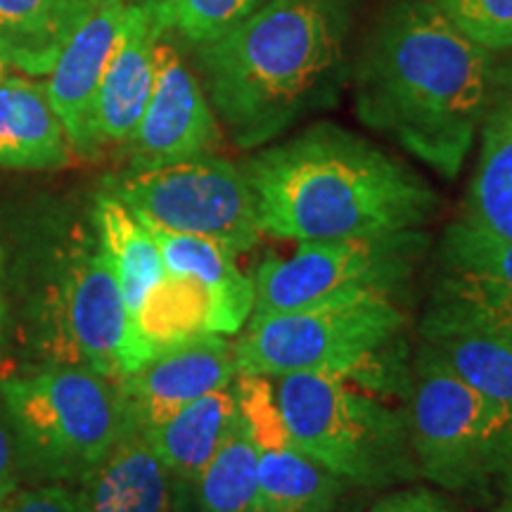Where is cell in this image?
Masks as SVG:
<instances>
[{
	"mask_svg": "<svg viewBox=\"0 0 512 512\" xmlns=\"http://www.w3.org/2000/svg\"><path fill=\"white\" fill-rule=\"evenodd\" d=\"M501 62L460 34L430 0H392L354 64L363 124L456 178L494 100Z\"/></svg>",
	"mask_w": 512,
	"mask_h": 512,
	"instance_id": "1",
	"label": "cell"
},
{
	"mask_svg": "<svg viewBox=\"0 0 512 512\" xmlns=\"http://www.w3.org/2000/svg\"><path fill=\"white\" fill-rule=\"evenodd\" d=\"M358 0H266L197 46L204 93L240 150H259L335 105Z\"/></svg>",
	"mask_w": 512,
	"mask_h": 512,
	"instance_id": "2",
	"label": "cell"
},
{
	"mask_svg": "<svg viewBox=\"0 0 512 512\" xmlns=\"http://www.w3.org/2000/svg\"><path fill=\"white\" fill-rule=\"evenodd\" d=\"M264 233L313 242L425 228L439 195L408 164L320 121L242 164Z\"/></svg>",
	"mask_w": 512,
	"mask_h": 512,
	"instance_id": "3",
	"label": "cell"
},
{
	"mask_svg": "<svg viewBox=\"0 0 512 512\" xmlns=\"http://www.w3.org/2000/svg\"><path fill=\"white\" fill-rule=\"evenodd\" d=\"M17 297L24 342L48 366H83L119 380L145 363L98 233L76 228L29 247Z\"/></svg>",
	"mask_w": 512,
	"mask_h": 512,
	"instance_id": "4",
	"label": "cell"
},
{
	"mask_svg": "<svg viewBox=\"0 0 512 512\" xmlns=\"http://www.w3.org/2000/svg\"><path fill=\"white\" fill-rule=\"evenodd\" d=\"M0 403L17 441L22 475L41 484H79L124 427L117 380L83 366L5 377Z\"/></svg>",
	"mask_w": 512,
	"mask_h": 512,
	"instance_id": "5",
	"label": "cell"
},
{
	"mask_svg": "<svg viewBox=\"0 0 512 512\" xmlns=\"http://www.w3.org/2000/svg\"><path fill=\"white\" fill-rule=\"evenodd\" d=\"M275 382L287 439L339 479L382 489L420 477L406 415L356 392L339 375L292 373Z\"/></svg>",
	"mask_w": 512,
	"mask_h": 512,
	"instance_id": "6",
	"label": "cell"
},
{
	"mask_svg": "<svg viewBox=\"0 0 512 512\" xmlns=\"http://www.w3.org/2000/svg\"><path fill=\"white\" fill-rule=\"evenodd\" d=\"M406 420L420 477L456 494L512 482V411L453 375L427 344Z\"/></svg>",
	"mask_w": 512,
	"mask_h": 512,
	"instance_id": "7",
	"label": "cell"
},
{
	"mask_svg": "<svg viewBox=\"0 0 512 512\" xmlns=\"http://www.w3.org/2000/svg\"><path fill=\"white\" fill-rule=\"evenodd\" d=\"M403 313L387 294H358L306 309L249 316L235 347L238 375L330 373L347 380L399 335Z\"/></svg>",
	"mask_w": 512,
	"mask_h": 512,
	"instance_id": "8",
	"label": "cell"
},
{
	"mask_svg": "<svg viewBox=\"0 0 512 512\" xmlns=\"http://www.w3.org/2000/svg\"><path fill=\"white\" fill-rule=\"evenodd\" d=\"M430 247L418 230L299 242L297 252L268 256L256 268L252 316L306 309L358 294L392 297L411 283Z\"/></svg>",
	"mask_w": 512,
	"mask_h": 512,
	"instance_id": "9",
	"label": "cell"
},
{
	"mask_svg": "<svg viewBox=\"0 0 512 512\" xmlns=\"http://www.w3.org/2000/svg\"><path fill=\"white\" fill-rule=\"evenodd\" d=\"M107 192L150 226L216 240L233 254L254 249L264 235L245 171L216 155L126 169L107 181Z\"/></svg>",
	"mask_w": 512,
	"mask_h": 512,
	"instance_id": "10",
	"label": "cell"
},
{
	"mask_svg": "<svg viewBox=\"0 0 512 512\" xmlns=\"http://www.w3.org/2000/svg\"><path fill=\"white\" fill-rule=\"evenodd\" d=\"M486 335L512 342V240L460 216L441 235L422 339Z\"/></svg>",
	"mask_w": 512,
	"mask_h": 512,
	"instance_id": "11",
	"label": "cell"
},
{
	"mask_svg": "<svg viewBox=\"0 0 512 512\" xmlns=\"http://www.w3.org/2000/svg\"><path fill=\"white\" fill-rule=\"evenodd\" d=\"M169 34L157 46L150 100L136 133L126 143L128 171L159 169L211 155L219 143L214 107L202 81L190 72L178 48L169 41Z\"/></svg>",
	"mask_w": 512,
	"mask_h": 512,
	"instance_id": "12",
	"label": "cell"
},
{
	"mask_svg": "<svg viewBox=\"0 0 512 512\" xmlns=\"http://www.w3.org/2000/svg\"><path fill=\"white\" fill-rule=\"evenodd\" d=\"M235 377V347L223 335L183 339L119 377L124 418L140 430H152L202 396L230 387Z\"/></svg>",
	"mask_w": 512,
	"mask_h": 512,
	"instance_id": "13",
	"label": "cell"
},
{
	"mask_svg": "<svg viewBox=\"0 0 512 512\" xmlns=\"http://www.w3.org/2000/svg\"><path fill=\"white\" fill-rule=\"evenodd\" d=\"M169 31L162 0H128L95 100V140L100 150L105 145L126 147L136 133L155 83L157 46Z\"/></svg>",
	"mask_w": 512,
	"mask_h": 512,
	"instance_id": "14",
	"label": "cell"
},
{
	"mask_svg": "<svg viewBox=\"0 0 512 512\" xmlns=\"http://www.w3.org/2000/svg\"><path fill=\"white\" fill-rule=\"evenodd\" d=\"M126 8L128 0H102L64 43L53 69L46 74L50 105L67 131L69 145L81 157H93L100 150L95 140V100Z\"/></svg>",
	"mask_w": 512,
	"mask_h": 512,
	"instance_id": "15",
	"label": "cell"
},
{
	"mask_svg": "<svg viewBox=\"0 0 512 512\" xmlns=\"http://www.w3.org/2000/svg\"><path fill=\"white\" fill-rule=\"evenodd\" d=\"M81 512H174L176 486L145 432L124 418L117 441L76 489Z\"/></svg>",
	"mask_w": 512,
	"mask_h": 512,
	"instance_id": "16",
	"label": "cell"
},
{
	"mask_svg": "<svg viewBox=\"0 0 512 512\" xmlns=\"http://www.w3.org/2000/svg\"><path fill=\"white\" fill-rule=\"evenodd\" d=\"M247 318L230 309L211 287L192 275L164 273L133 316V335L145 361L159 349L197 335H233Z\"/></svg>",
	"mask_w": 512,
	"mask_h": 512,
	"instance_id": "17",
	"label": "cell"
},
{
	"mask_svg": "<svg viewBox=\"0 0 512 512\" xmlns=\"http://www.w3.org/2000/svg\"><path fill=\"white\" fill-rule=\"evenodd\" d=\"M72 152L46 83L29 74H5L0 81V169H60Z\"/></svg>",
	"mask_w": 512,
	"mask_h": 512,
	"instance_id": "18",
	"label": "cell"
},
{
	"mask_svg": "<svg viewBox=\"0 0 512 512\" xmlns=\"http://www.w3.org/2000/svg\"><path fill=\"white\" fill-rule=\"evenodd\" d=\"M252 430L259 444L254 512H335L344 479L292 446L280 420Z\"/></svg>",
	"mask_w": 512,
	"mask_h": 512,
	"instance_id": "19",
	"label": "cell"
},
{
	"mask_svg": "<svg viewBox=\"0 0 512 512\" xmlns=\"http://www.w3.org/2000/svg\"><path fill=\"white\" fill-rule=\"evenodd\" d=\"M482 147L463 219L512 240V62L501 64V76L484 114Z\"/></svg>",
	"mask_w": 512,
	"mask_h": 512,
	"instance_id": "20",
	"label": "cell"
},
{
	"mask_svg": "<svg viewBox=\"0 0 512 512\" xmlns=\"http://www.w3.org/2000/svg\"><path fill=\"white\" fill-rule=\"evenodd\" d=\"M240 411L238 389L230 384L219 392L202 396L162 425L143 430L147 441L162 458L176 486V498H188L192 484L204 465L214 458Z\"/></svg>",
	"mask_w": 512,
	"mask_h": 512,
	"instance_id": "21",
	"label": "cell"
},
{
	"mask_svg": "<svg viewBox=\"0 0 512 512\" xmlns=\"http://www.w3.org/2000/svg\"><path fill=\"white\" fill-rule=\"evenodd\" d=\"M102 0H0V57L29 76H46L64 43Z\"/></svg>",
	"mask_w": 512,
	"mask_h": 512,
	"instance_id": "22",
	"label": "cell"
},
{
	"mask_svg": "<svg viewBox=\"0 0 512 512\" xmlns=\"http://www.w3.org/2000/svg\"><path fill=\"white\" fill-rule=\"evenodd\" d=\"M95 233L110 256L117 273L128 316H136L145 294L166 273L155 235L140 221L131 207H126L112 192H102L95 200Z\"/></svg>",
	"mask_w": 512,
	"mask_h": 512,
	"instance_id": "23",
	"label": "cell"
},
{
	"mask_svg": "<svg viewBox=\"0 0 512 512\" xmlns=\"http://www.w3.org/2000/svg\"><path fill=\"white\" fill-rule=\"evenodd\" d=\"M256 482H259V444L242 411L204 465L190 494L197 512H254Z\"/></svg>",
	"mask_w": 512,
	"mask_h": 512,
	"instance_id": "24",
	"label": "cell"
},
{
	"mask_svg": "<svg viewBox=\"0 0 512 512\" xmlns=\"http://www.w3.org/2000/svg\"><path fill=\"white\" fill-rule=\"evenodd\" d=\"M145 226L155 235L166 273L192 275L219 294L230 309L249 320L254 309V283L240 271L235 254L228 247L200 235L171 233L150 223Z\"/></svg>",
	"mask_w": 512,
	"mask_h": 512,
	"instance_id": "25",
	"label": "cell"
},
{
	"mask_svg": "<svg viewBox=\"0 0 512 512\" xmlns=\"http://www.w3.org/2000/svg\"><path fill=\"white\" fill-rule=\"evenodd\" d=\"M425 344L475 392L512 411V342L456 332L425 339Z\"/></svg>",
	"mask_w": 512,
	"mask_h": 512,
	"instance_id": "26",
	"label": "cell"
},
{
	"mask_svg": "<svg viewBox=\"0 0 512 512\" xmlns=\"http://www.w3.org/2000/svg\"><path fill=\"white\" fill-rule=\"evenodd\" d=\"M460 34L489 53L512 50V0H430Z\"/></svg>",
	"mask_w": 512,
	"mask_h": 512,
	"instance_id": "27",
	"label": "cell"
},
{
	"mask_svg": "<svg viewBox=\"0 0 512 512\" xmlns=\"http://www.w3.org/2000/svg\"><path fill=\"white\" fill-rule=\"evenodd\" d=\"M171 31H178L190 43L200 46L221 36L266 0H162Z\"/></svg>",
	"mask_w": 512,
	"mask_h": 512,
	"instance_id": "28",
	"label": "cell"
},
{
	"mask_svg": "<svg viewBox=\"0 0 512 512\" xmlns=\"http://www.w3.org/2000/svg\"><path fill=\"white\" fill-rule=\"evenodd\" d=\"M0 512H81V503L69 484L17 486L0 501Z\"/></svg>",
	"mask_w": 512,
	"mask_h": 512,
	"instance_id": "29",
	"label": "cell"
},
{
	"mask_svg": "<svg viewBox=\"0 0 512 512\" xmlns=\"http://www.w3.org/2000/svg\"><path fill=\"white\" fill-rule=\"evenodd\" d=\"M22 460H19L17 441L12 437L10 422L5 418L3 403H0V501L10 496L22 484Z\"/></svg>",
	"mask_w": 512,
	"mask_h": 512,
	"instance_id": "30",
	"label": "cell"
},
{
	"mask_svg": "<svg viewBox=\"0 0 512 512\" xmlns=\"http://www.w3.org/2000/svg\"><path fill=\"white\" fill-rule=\"evenodd\" d=\"M370 512H456L444 498L427 489H408L387 496Z\"/></svg>",
	"mask_w": 512,
	"mask_h": 512,
	"instance_id": "31",
	"label": "cell"
},
{
	"mask_svg": "<svg viewBox=\"0 0 512 512\" xmlns=\"http://www.w3.org/2000/svg\"><path fill=\"white\" fill-rule=\"evenodd\" d=\"M5 332H8V299H5L3 247H0V361H3V351H5Z\"/></svg>",
	"mask_w": 512,
	"mask_h": 512,
	"instance_id": "32",
	"label": "cell"
},
{
	"mask_svg": "<svg viewBox=\"0 0 512 512\" xmlns=\"http://www.w3.org/2000/svg\"><path fill=\"white\" fill-rule=\"evenodd\" d=\"M496 512H512V496L508 498V501H503L501 505H498Z\"/></svg>",
	"mask_w": 512,
	"mask_h": 512,
	"instance_id": "33",
	"label": "cell"
},
{
	"mask_svg": "<svg viewBox=\"0 0 512 512\" xmlns=\"http://www.w3.org/2000/svg\"><path fill=\"white\" fill-rule=\"evenodd\" d=\"M8 67H10V64H8V62H5V60H3V57H0V81H3V76H5V74H8Z\"/></svg>",
	"mask_w": 512,
	"mask_h": 512,
	"instance_id": "34",
	"label": "cell"
}]
</instances>
